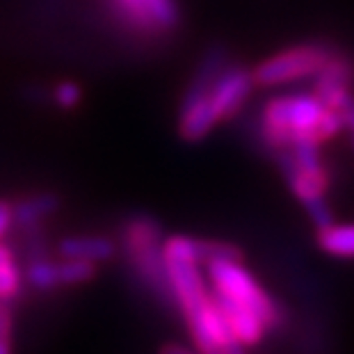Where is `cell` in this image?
Listing matches in <instances>:
<instances>
[{"mask_svg": "<svg viewBox=\"0 0 354 354\" xmlns=\"http://www.w3.org/2000/svg\"><path fill=\"white\" fill-rule=\"evenodd\" d=\"M343 131L341 112L331 110L313 92H290L272 96L261 108L256 133L270 153L295 145V142L334 140Z\"/></svg>", "mask_w": 354, "mask_h": 354, "instance_id": "cell-1", "label": "cell"}, {"mask_svg": "<svg viewBox=\"0 0 354 354\" xmlns=\"http://www.w3.org/2000/svg\"><path fill=\"white\" fill-rule=\"evenodd\" d=\"M162 227L151 215H131L122 227V252L140 283L162 306H174L162 256Z\"/></svg>", "mask_w": 354, "mask_h": 354, "instance_id": "cell-2", "label": "cell"}, {"mask_svg": "<svg viewBox=\"0 0 354 354\" xmlns=\"http://www.w3.org/2000/svg\"><path fill=\"white\" fill-rule=\"evenodd\" d=\"M206 274L210 281V290L215 295L229 299L233 304L247 306L256 311L268 325V329H279L283 325L286 313L270 292L256 281V277L243 266V261L222 259L206 263Z\"/></svg>", "mask_w": 354, "mask_h": 354, "instance_id": "cell-3", "label": "cell"}, {"mask_svg": "<svg viewBox=\"0 0 354 354\" xmlns=\"http://www.w3.org/2000/svg\"><path fill=\"white\" fill-rule=\"evenodd\" d=\"M334 46L331 41H302L274 53L252 69L256 87L272 89L313 78L325 66Z\"/></svg>", "mask_w": 354, "mask_h": 354, "instance_id": "cell-4", "label": "cell"}, {"mask_svg": "<svg viewBox=\"0 0 354 354\" xmlns=\"http://www.w3.org/2000/svg\"><path fill=\"white\" fill-rule=\"evenodd\" d=\"M108 7L124 30L147 39H158L180 26L176 0H108Z\"/></svg>", "mask_w": 354, "mask_h": 354, "instance_id": "cell-5", "label": "cell"}, {"mask_svg": "<svg viewBox=\"0 0 354 354\" xmlns=\"http://www.w3.org/2000/svg\"><path fill=\"white\" fill-rule=\"evenodd\" d=\"M256 87L252 66L243 62H227V66L220 71V76L208 89L210 110L217 119V124L231 122L233 117L240 115L247 101L252 96V89Z\"/></svg>", "mask_w": 354, "mask_h": 354, "instance_id": "cell-6", "label": "cell"}, {"mask_svg": "<svg viewBox=\"0 0 354 354\" xmlns=\"http://www.w3.org/2000/svg\"><path fill=\"white\" fill-rule=\"evenodd\" d=\"M99 272L96 263L89 261H76V259H39V261H30L26 268V281L32 286L35 290L48 292L62 286H80L92 281Z\"/></svg>", "mask_w": 354, "mask_h": 354, "instance_id": "cell-7", "label": "cell"}, {"mask_svg": "<svg viewBox=\"0 0 354 354\" xmlns=\"http://www.w3.org/2000/svg\"><path fill=\"white\" fill-rule=\"evenodd\" d=\"M313 94L331 110H341V105L354 96V57L341 46H334L325 66L313 76Z\"/></svg>", "mask_w": 354, "mask_h": 354, "instance_id": "cell-8", "label": "cell"}, {"mask_svg": "<svg viewBox=\"0 0 354 354\" xmlns=\"http://www.w3.org/2000/svg\"><path fill=\"white\" fill-rule=\"evenodd\" d=\"M217 126V119L210 110L208 94H183L178 110V135L187 145L203 142L213 133Z\"/></svg>", "mask_w": 354, "mask_h": 354, "instance_id": "cell-9", "label": "cell"}, {"mask_svg": "<svg viewBox=\"0 0 354 354\" xmlns=\"http://www.w3.org/2000/svg\"><path fill=\"white\" fill-rule=\"evenodd\" d=\"M213 297H215L217 306L222 308L224 318H227V322H229V329H231L233 338H236L240 345L252 348V345H259L263 341V336H266L270 329L259 313L252 311V308H247V306L233 304V302H229V299L215 295V292H213Z\"/></svg>", "mask_w": 354, "mask_h": 354, "instance_id": "cell-10", "label": "cell"}, {"mask_svg": "<svg viewBox=\"0 0 354 354\" xmlns=\"http://www.w3.org/2000/svg\"><path fill=\"white\" fill-rule=\"evenodd\" d=\"M119 245L112 238L105 236H66L57 243L59 259H76L89 263H103L115 259Z\"/></svg>", "mask_w": 354, "mask_h": 354, "instance_id": "cell-11", "label": "cell"}, {"mask_svg": "<svg viewBox=\"0 0 354 354\" xmlns=\"http://www.w3.org/2000/svg\"><path fill=\"white\" fill-rule=\"evenodd\" d=\"M59 206H62V201H59V194L55 192H37V194H28V197H21L19 201L12 203L14 227L26 229V227H35V224H41L46 217L57 213Z\"/></svg>", "mask_w": 354, "mask_h": 354, "instance_id": "cell-12", "label": "cell"}, {"mask_svg": "<svg viewBox=\"0 0 354 354\" xmlns=\"http://www.w3.org/2000/svg\"><path fill=\"white\" fill-rule=\"evenodd\" d=\"M315 243L334 259H354V224H336L315 229Z\"/></svg>", "mask_w": 354, "mask_h": 354, "instance_id": "cell-13", "label": "cell"}, {"mask_svg": "<svg viewBox=\"0 0 354 354\" xmlns=\"http://www.w3.org/2000/svg\"><path fill=\"white\" fill-rule=\"evenodd\" d=\"M194 252H197V259L201 261V266H206V263H210V261H222V259L243 261V252H240V247L233 245V243H224V240L194 238Z\"/></svg>", "mask_w": 354, "mask_h": 354, "instance_id": "cell-14", "label": "cell"}, {"mask_svg": "<svg viewBox=\"0 0 354 354\" xmlns=\"http://www.w3.org/2000/svg\"><path fill=\"white\" fill-rule=\"evenodd\" d=\"M21 292V270L14 254L0 259V302H14Z\"/></svg>", "mask_w": 354, "mask_h": 354, "instance_id": "cell-15", "label": "cell"}, {"mask_svg": "<svg viewBox=\"0 0 354 354\" xmlns=\"http://www.w3.org/2000/svg\"><path fill=\"white\" fill-rule=\"evenodd\" d=\"M50 99L55 108L71 112L82 103V87L76 80H59L57 85L50 89Z\"/></svg>", "mask_w": 354, "mask_h": 354, "instance_id": "cell-16", "label": "cell"}, {"mask_svg": "<svg viewBox=\"0 0 354 354\" xmlns=\"http://www.w3.org/2000/svg\"><path fill=\"white\" fill-rule=\"evenodd\" d=\"M14 224V215H12V201L7 199H0V259H5V256L14 254L10 247L3 245V236L7 231L12 229Z\"/></svg>", "mask_w": 354, "mask_h": 354, "instance_id": "cell-17", "label": "cell"}, {"mask_svg": "<svg viewBox=\"0 0 354 354\" xmlns=\"http://www.w3.org/2000/svg\"><path fill=\"white\" fill-rule=\"evenodd\" d=\"M338 112H341V117H343V128L350 133V147H352V151H354V96L345 101Z\"/></svg>", "mask_w": 354, "mask_h": 354, "instance_id": "cell-18", "label": "cell"}, {"mask_svg": "<svg viewBox=\"0 0 354 354\" xmlns=\"http://www.w3.org/2000/svg\"><path fill=\"white\" fill-rule=\"evenodd\" d=\"M158 354H201V352L185 348V345H180V343H165L162 348L158 350Z\"/></svg>", "mask_w": 354, "mask_h": 354, "instance_id": "cell-19", "label": "cell"}]
</instances>
